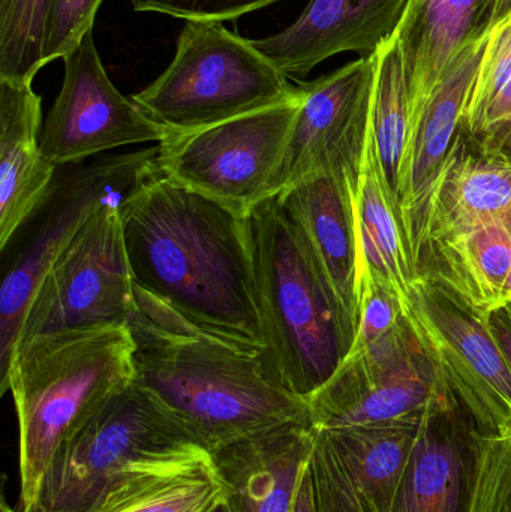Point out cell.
<instances>
[{
    "instance_id": "f546056e",
    "label": "cell",
    "mask_w": 511,
    "mask_h": 512,
    "mask_svg": "<svg viewBox=\"0 0 511 512\" xmlns=\"http://www.w3.org/2000/svg\"><path fill=\"white\" fill-rule=\"evenodd\" d=\"M489 328L494 333L498 345L503 349L511 369V306L486 313Z\"/></svg>"
},
{
    "instance_id": "e0dca14e",
    "label": "cell",
    "mask_w": 511,
    "mask_h": 512,
    "mask_svg": "<svg viewBox=\"0 0 511 512\" xmlns=\"http://www.w3.org/2000/svg\"><path fill=\"white\" fill-rule=\"evenodd\" d=\"M410 0H309L293 24L257 47L284 77L302 80L341 53L374 57L395 35Z\"/></svg>"
},
{
    "instance_id": "2e32d148",
    "label": "cell",
    "mask_w": 511,
    "mask_h": 512,
    "mask_svg": "<svg viewBox=\"0 0 511 512\" xmlns=\"http://www.w3.org/2000/svg\"><path fill=\"white\" fill-rule=\"evenodd\" d=\"M488 36L465 47L431 93L410 108V129L399 177L396 218L417 279L429 209L461 131L462 116L485 54Z\"/></svg>"
},
{
    "instance_id": "5bb4252c",
    "label": "cell",
    "mask_w": 511,
    "mask_h": 512,
    "mask_svg": "<svg viewBox=\"0 0 511 512\" xmlns=\"http://www.w3.org/2000/svg\"><path fill=\"white\" fill-rule=\"evenodd\" d=\"M62 89L42 126L41 149L57 168L84 164L119 147L161 143L167 129L111 83L93 29L63 56Z\"/></svg>"
},
{
    "instance_id": "8fae6325",
    "label": "cell",
    "mask_w": 511,
    "mask_h": 512,
    "mask_svg": "<svg viewBox=\"0 0 511 512\" xmlns=\"http://www.w3.org/2000/svg\"><path fill=\"white\" fill-rule=\"evenodd\" d=\"M455 400L405 321L380 342L345 355L306 399L315 429H345L413 417Z\"/></svg>"
},
{
    "instance_id": "7c38bea8",
    "label": "cell",
    "mask_w": 511,
    "mask_h": 512,
    "mask_svg": "<svg viewBox=\"0 0 511 512\" xmlns=\"http://www.w3.org/2000/svg\"><path fill=\"white\" fill-rule=\"evenodd\" d=\"M405 316L474 430L509 432L511 369L486 315L420 279Z\"/></svg>"
},
{
    "instance_id": "5b68a950",
    "label": "cell",
    "mask_w": 511,
    "mask_h": 512,
    "mask_svg": "<svg viewBox=\"0 0 511 512\" xmlns=\"http://www.w3.org/2000/svg\"><path fill=\"white\" fill-rule=\"evenodd\" d=\"M267 357L288 390L308 399L350 351L332 292L278 197L248 216Z\"/></svg>"
},
{
    "instance_id": "d6986e66",
    "label": "cell",
    "mask_w": 511,
    "mask_h": 512,
    "mask_svg": "<svg viewBox=\"0 0 511 512\" xmlns=\"http://www.w3.org/2000/svg\"><path fill=\"white\" fill-rule=\"evenodd\" d=\"M32 83L0 80V249L41 209L57 176L42 153V99Z\"/></svg>"
},
{
    "instance_id": "8992f818",
    "label": "cell",
    "mask_w": 511,
    "mask_h": 512,
    "mask_svg": "<svg viewBox=\"0 0 511 512\" xmlns=\"http://www.w3.org/2000/svg\"><path fill=\"white\" fill-rule=\"evenodd\" d=\"M297 93L251 39L218 21H186L173 62L132 101L171 135L287 104Z\"/></svg>"
},
{
    "instance_id": "30bf717a",
    "label": "cell",
    "mask_w": 511,
    "mask_h": 512,
    "mask_svg": "<svg viewBox=\"0 0 511 512\" xmlns=\"http://www.w3.org/2000/svg\"><path fill=\"white\" fill-rule=\"evenodd\" d=\"M297 107L299 93L287 104L168 135L159 143L156 165L171 182L249 216L255 206L275 197Z\"/></svg>"
},
{
    "instance_id": "484cf974",
    "label": "cell",
    "mask_w": 511,
    "mask_h": 512,
    "mask_svg": "<svg viewBox=\"0 0 511 512\" xmlns=\"http://www.w3.org/2000/svg\"><path fill=\"white\" fill-rule=\"evenodd\" d=\"M54 0H0V80H35L44 68Z\"/></svg>"
},
{
    "instance_id": "d4e9b609",
    "label": "cell",
    "mask_w": 511,
    "mask_h": 512,
    "mask_svg": "<svg viewBox=\"0 0 511 512\" xmlns=\"http://www.w3.org/2000/svg\"><path fill=\"white\" fill-rule=\"evenodd\" d=\"M408 129L410 102L407 77L398 42L392 36L375 54V83L369 131L384 185L395 204V212L399 177L407 150Z\"/></svg>"
},
{
    "instance_id": "9c48e42d",
    "label": "cell",
    "mask_w": 511,
    "mask_h": 512,
    "mask_svg": "<svg viewBox=\"0 0 511 512\" xmlns=\"http://www.w3.org/2000/svg\"><path fill=\"white\" fill-rule=\"evenodd\" d=\"M125 195L99 204L54 259L30 301L18 342L39 334L128 325L137 295L120 216Z\"/></svg>"
},
{
    "instance_id": "4316f807",
    "label": "cell",
    "mask_w": 511,
    "mask_h": 512,
    "mask_svg": "<svg viewBox=\"0 0 511 512\" xmlns=\"http://www.w3.org/2000/svg\"><path fill=\"white\" fill-rule=\"evenodd\" d=\"M476 436L464 512H511V430Z\"/></svg>"
},
{
    "instance_id": "52a82bcc",
    "label": "cell",
    "mask_w": 511,
    "mask_h": 512,
    "mask_svg": "<svg viewBox=\"0 0 511 512\" xmlns=\"http://www.w3.org/2000/svg\"><path fill=\"white\" fill-rule=\"evenodd\" d=\"M210 457L132 382L54 454L35 512H90L107 490L143 472Z\"/></svg>"
},
{
    "instance_id": "f1b7e54d",
    "label": "cell",
    "mask_w": 511,
    "mask_h": 512,
    "mask_svg": "<svg viewBox=\"0 0 511 512\" xmlns=\"http://www.w3.org/2000/svg\"><path fill=\"white\" fill-rule=\"evenodd\" d=\"M279 0H131L138 12H158L185 21L234 20Z\"/></svg>"
},
{
    "instance_id": "44dd1931",
    "label": "cell",
    "mask_w": 511,
    "mask_h": 512,
    "mask_svg": "<svg viewBox=\"0 0 511 512\" xmlns=\"http://www.w3.org/2000/svg\"><path fill=\"white\" fill-rule=\"evenodd\" d=\"M314 435L312 424H293L213 454L227 489L228 511L293 512Z\"/></svg>"
},
{
    "instance_id": "4dcf8cb0",
    "label": "cell",
    "mask_w": 511,
    "mask_h": 512,
    "mask_svg": "<svg viewBox=\"0 0 511 512\" xmlns=\"http://www.w3.org/2000/svg\"><path fill=\"white\" fill-rule=\"evenodd\" d=\"M293 512H315L314 487H312L311 468L305 469L299 489H297L296 502Z\"/></svg>"
},
{
    "instance_id": "7a4b0ae2",
    "label": "cell",
    "mask_w": 511,
    "mask_h": 512,
    "mask_svg": "<svg viewBox=\"0 0 511 512\" xmlns=\"http://www.w3.org/2000/svg\"><path fill=\"white\" fill-rule=\"evenodd\" d=\"M135 295L128 322L134 384L210 456L261 433L311 424L308 403L288 390L266 352L191 324L137 286Z\"/></svg>"
},
{
    "instance_id": "cb8c5ba5",
    "label": "cell",
    "mask_w": 511,
    "mask_h": 512,
    "mask_svg": "<svg viewBox=\"0 0 511 512\" xmlns=\"http://www.w3.org/2000/svg\"><path fill=\"white\" fill-rule=\"evenodd\" d=\"M227 501V489L212 456L143 472L104 493L90 512H213Z\"/></svg>"
},
{
    "instance_id": "6da1fadb",
    "label": "cell",
    "mask_w": 511,
    "mask_h": 512,
    "mask_svg": "<svg viewBox=\"0 0 511 512\" xmlns=\"http://www.w3.org/2000/svg\"><path fill=\"white\" fill-rule=\"evenodd\" d=\"M120 216L137 288L191 324L267 354L248 216L171 182L156 159Z\"/></svg>"
},
{
    "instance_id": "1f68e13d",
    "label": "cell",
    "mask_w": 511,
    "mask_h": 512,
    "mask_svg": "<svg viewBox=\"0 0 511 512\" xmlns=\"http://www.w3.org/2000/svg\"><path fill=\"white\" fill-rule=\"evenodd\" d=\"M509 14H511V0H500L497 11V21H500L501 18Z\"/></svg>"
},
{
    "instance_id": "ffe728a7",
    "label": "cell",
    "mask_w": 511,
    "mask_h": 512,
    "mask_svg": "<svg viewBox=\"0 0 511 512\" xmlns=\"http://www.w3.org/2000/svg\"><path fill=\"white\" fill-rule=\"evenodd\" d=\"M474 451L473 424L456 400L428 409L393 512H464Z\"/></svg>"
},
{
    "instance_id": "ac0fdd59",
    "label": "cell",
    "mask_w": 511,
    "mask_h": 512,
    "mask_svg": "<svg viewBox=\"0 0 511 512\" xmlns=\"http://www.w3.org/2000/svg\"><path fill=\"white\" fill-rule=\"evenodd\" d=\"M357 189L323 177L276 195L302 233L332 292L350 348L359 322Z\"/></svg>"
},
{
    "instance_id": "83f0119b",
    "label": "cell",
    "mask_w": 511,
    "mask_h": 512,
    "mask_svg": "<svg viewBox=\"0 0 511 512\" xmlns=\"http://www.w3.org/2000/svg\"><path fill=\"white\" fill-rule=\"evenodd\" d=\"M102 0H54L45 63L63 59L93 29Z\"/></svg>"
},
{
    "instance_id": "d6a6232c",
    "label": "cell",
    "mask_w": 511,
    "mask_h": 512,
    "mask_svg": "<svg viewBox=\"0 0 511 512\" xmlns=\"http://www.w3.org/2000/svg\"><path fill=\"white\" fill-rule=\"evenodd\" d=\"M2 512H35V511H15L12 510L11 507H9L8 504H6L5 501L2 502Z\"/></svg>"
},
{
    "instance_id": "836d02e7",
    "label": "cell",
    "mask_w": 511,
    "mask_h": 512,
    "mask_svg": "<svg viewBox=\"0 0 511 512\" xmlns=\"http://www.w3.org/2000/svg\"><path fill=\"white\" fill-rule=\"evenodd\" d=\"M213 512H230V511H228L227 505H225V502H224V504H222L221 507L216 508V510Z\"/></svg>"
},
{
    "instance_id": "603a6c76",
    "label": "cell",
    "mask_w": 511,
    "mask_h": 512,
    "mask_svg": "<svg viewBox=\"0 0 511 512\" xmlns=\"http://www.w3.org/2000/svg\"><path fill=\"white\" fill-rule=\"evenodd\" d=\"M354 212L360 252L359 280L362 276L375 277L398 297L407 313L419 279L405 251L395 204L381 176L371 131L368 134L359 189L354 198Z\"/></svg>"
},
{
    "instance_id": "4fadbf2b",
    "label": "cell",
    "mask_w": 511,
    "mask_h": 512,
    "mask_svg": "<svg viewBox=\"0 0 511 512\" xmlns=\"http://www.w3.org/2000/svg\"><path fill=\"white\" fill-rule=\"evenodd\" d=\"M375 56L299 84V107L275 183V197L332 177L359 188L371 123Z\"/></svg>"
},
{
    "instance_id": "277c9868",
    "label": "cell",
    "mask_w": 511,
    "mask_h": 512,
    "mask_svg": "<svg viewBox=\"0 0 511 512\" xmlns=\"http://www.w3.org/2000/svg\"><path fill=\"white\" fill-rule=\"evenodd\" d=\"M419 279L474 312L511 306V162L459 131L429 209Z\"/></svg>"
},
{
    "instance_id": "ba28073f",
    "label": "cell",
    "mask_w": 511,
    "mask_h": 512,
    "mask_svg": "<svg viewBox=\"0 0 511 512\" xmlns=\"http://www.w3.org/2000/svg\"><path fill=\"white\" fill-rule=\"evenodd\" d=\"M156 156L158 149L152 147L57 174L47 201L6 245L12 258L0 288V382L8 373L30 301L54 259L99 204L131 191Z\"/></svg>"
},
{
    "instance_id": "7402d4cb",
    "label": "cell",
    "mask_w": 511,
    "mask_h": 512,
    "mask_svg": "<svg viewBox=\"0 0 511 512\" xmlns=\"http://www.w3.org/2000/svg\"><path fill=\"white\" fill-rule=\"evenodd\" d=\"M500 0H410L393 38L407 77L410 108L437 86L465 47L497 23Z\"/></svg>"
},
{
    "instance_id": "3957f363",
    "label": "cell",
    "mask_w": 511,
    "mask_h": 512,
    "mask_svg": "<svg viewBox=\"0 0 511 512\" xmlns=\"http://www.w3.org/2000/svg\"><path fill=\"white\" fill-rule=\"evenodd\" d=\"M128 325L39 334L15 346L0 393L18 420L20 511H33L60 447L134 382Z\"/></svg>"
},
{
    "instance_id": "9a60e30c",
    "label": "cell",
    "mask_w": 511,
    "mask_h": 512,
    "mask_svg": "<svg viewBox=\"0 0 511 512\" xmlns=\"http://www.w3.org/2000/svg\"><path fill=\"white\" fill-rule=\"evenodd\" d=\"M423 415L345 429H315V512H393Z\"/></svg>"
}]
</instances>
